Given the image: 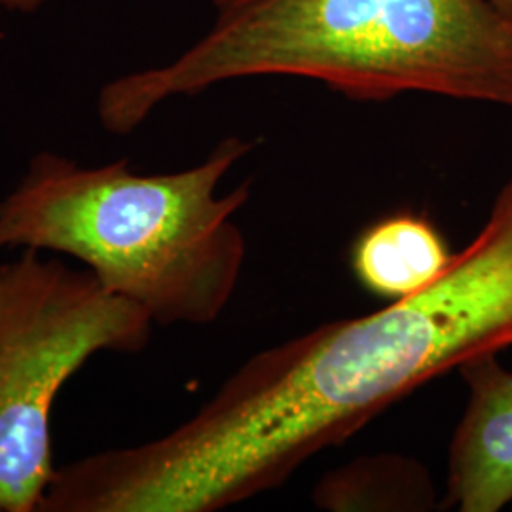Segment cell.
Instances as JSON below:
<instances>
[{
	"label": "cell",
	"instance_id": "6da1fadb",
	"mask_svg": "<svg viewBox=\"0 0 512 512\" xmlns=\"http://www.w3.org/2000/svg\"><path fill=\"white\" fill-rule=\"evenodd\" d=\"M512 346V177L418 293L249 357L160 439L57 469L55 512H215L283 486L421 385Z\"/></svg>",
	"mask_w": 512,
	"mask_h": 512
},
{
	"label": "cell",
	"instance_id": "7a4b0ae2",
	"mask_svg": "<svg viewBox=\"0 0 512 512\" xmlns=\"http://www.w3.org/2000/svg\"><path fill=\"white\" fill-rule=\"evenodd\" d=\"M211 31L97 97L129 135L167 99L251 76H302L357 101L421 92L512 109V21L488 0H213Z\"/></svg>",
	"mask_w": 512,
	"mask_h": 512
},
{
	"label": "cell",
	"instance_id": "3957f363",
	"mask_svg": "<svg viewBox=\"0 0 512 512\" xmlns=\"http://www.w3.org/2000/svg\"><path fill=\"white\" fill-rule=\"evenodd\" d=\"M255 148L222 139L202 164L143 175L128 160L86 167L38 152L0 200V251L71 256L154 325H211L228 308L247 243L234 215L251 183L220 196L226 173Z\"/></svg>",
	"mask_w": 512,
	"mask_h": 512
},
{
	"label": "cell",
	"instance_id": "277c9868",
	"mask_svg": "<svg viewBox=\"0 0 512 512\" xmlns=\"http://www.w3.org/2000/svg\"><path fill=\"white\" fill-rule=\"evenodd\" d=\"M154 323L90 270L40 251L0 264V512H38L57 467L52 410L99 353H141Z\"/></svg>",
	"mask_w": 512,
	"mask_h": 512
},
{
	"label": "cell",
	"instance_id": "5b68a950",
	"mask_svg": "<svg viewBox=\"0 0 512 512\" xmlns=\"http://www.w3.org/2000/svg\"><path fill=\"white\" fill-rule=\"evenodd\" d=\"M469 399L450 442L444 505L497 512L512 503V372L497 353L458 368Z\"/></svg>",
	"mask_w": 512,
	"mask_h": 512
},
{
	"label": "cell",
	"instance_id": "8992f818",
	"mask_svg": "<svg viewBox=\"0 0 512 512\" xmlns=\"http://www.w3.org/2000/svg\"><path fill=\"white\" fill-rule=\"evenodd\" d=\"M454 253L421 215L397 213L378 220L351 247V270L361 287L387 300H399L431 285Z\"/></svg>",
	"mask_w": 512,
	"mask_h": 512
},
{
	"label": "cell",
	"instance_id": "52a82bcc",
	"mask_svg": "<svg viewBox=\"0 0 512 512\" xmlns=\"http://www.w3.org/2000/svg\"><path fill=\"white\" fill-rule=\"evenodd\" d=\"M323 511H431L437 490L425 465L397 454L357 458L323 476L313 490Z\"/></svg>",
	"mask_w": 512,
	"mask_h": 512
},
{
	"label": "cell",
	"instance_id": "ba28073f",
	"mask_svg": "<svg viewBox=\"0 0 512 512\" xmlns=\"http://www.w3.org/2000/svg\"><path fill=\"white\" fill-rule=\"evenodd\" d=\"M52 0H0V8L21 14H33Z\"/></svg>",
	"mask_w": 512,
	"mask_h": 512
},
{
	"label": "cell",
	"instance_id": "9c48e42d",
	"mask_svg": "<svg viewBox=\"0 0 512 512\" xmlns=\"http://www.w3.org/2000/svg\"><path fill=\"white\" fill-rule=\"evenodd\" d=\"M499 16L512 21V0H488Z\"/></svg>",
	"mask_w": 512,
	"mask_h": 512
}]
</instances>
